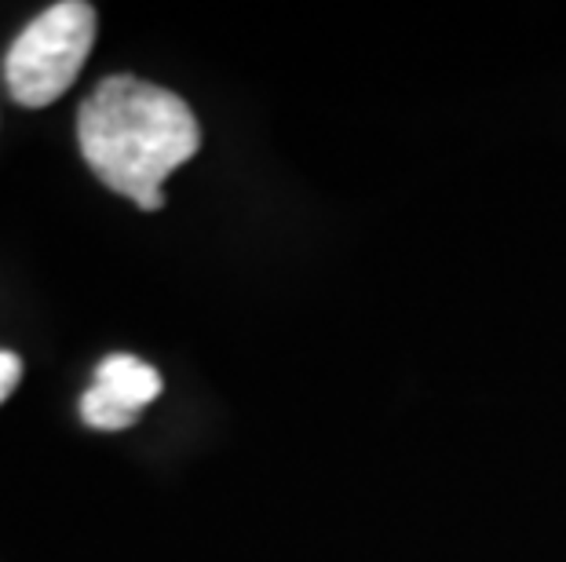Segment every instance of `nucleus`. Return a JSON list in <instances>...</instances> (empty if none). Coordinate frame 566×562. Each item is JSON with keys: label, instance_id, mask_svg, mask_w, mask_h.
Returning <instances> with one entry per match:
<instances>
[{"label": "nucleus", "instance_id": "f257e3e1", "mask_svg": "<svg viewBox=\"0 0 566 562\" xmlns=\"http://www.w3.org/2000/svg\"><path fill=\"white\" fill-rule=\"evenodd\" d=\"M77 142L88 169L114 194L158 212L165 205V176L195 158L201 128L176 92L117 74L81 103Z\"/></svg>", "mask_w": 566, "mask_h": 562}, {"label": "nucleus", "instance_id": "f03ea898", "mask_svg": "<svg viewBox=\"0 0 566 562\" xmlns=\"http://www.w3.org/2000/svg\"><path fill=\"white\" fill-rule=\"evenodd\" d=\"M95 44V8L63 0L41 11L4 55V85L11 99L30 110L52 106L77 81Z\"/></svg>", "mask_w": 566, "mask_h": 562}, {"label": "nucleus", "instance_id": "7ed1b4c3", "mask_svg": "<svg viewBox=\"0 0 566 562\" xmlns=\"http://www.w3.org/2000/svg\"><path fill=\"white\" fill-rule=\"evenodd\" d=\"M95 388L117 399L125 410L139 413L143 405H150L161 394V377L154 373L147 362L132 354H111L95 365Z\"/></svg>", "mask_w": 566, "mask_h": 562}, {"label": "nucleus", "instance_id": "20e7f679", "mask_svg": "<svg viewBox=\"0 0 566 562\" xmlns=\"http://www.w3.org/2000/svg\"><path fill=\"white\" fill-rule=\"evenodd\" d=\"M81 416H84V424L95 427V432H125V427L139 421V413L125 410L122 402L111 399V394L99 388H92L81 399Z\"/></svg>", "mask_w": 566, "mask_h": 562}, {"label": "nucleus", "instance_id": "39448f33", "mask_svg": "<svg viewBox=\"0 0 566 562\" xmlns=\"http://www.w3.org/2000/svg\"><path fill=\"white\" fill-rule=\"evenodd\" d=\"M19 377H22V362H19V354L0 351V402H4L11 391H15Z\"/></svg>", "mask_w": 566, "mask_h": 562}]
</instances>
